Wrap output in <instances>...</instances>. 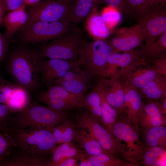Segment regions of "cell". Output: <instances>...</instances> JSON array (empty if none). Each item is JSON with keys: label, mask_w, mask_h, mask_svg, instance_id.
Wrapping results in <instances>:
<instances>
[{"label": "cell", "mask_w": 166, "mask_h": 166, "mask_svg": "<svg viewBox=\"0 0 166 166\" xmlns=\"http://www.w3.org/2000/svg\"><path fill=\"white\" fill-rule=\"evenodd\" d=\"M15 140L6 131H0V160L17 147Z\"/></svg>", "instance_id": "32"}, {"label": "cell", "mask_w": 166, "mask_h": 166, "mask_svg": "<svg viewBox=\"0 0 166 166\" xmlns=\"http://www.w3.org/2000/svg\"><path fill=\"white\" fill-rule=\"evenodd\" d=\"M76 127L75 123L73 121L68 119L62 135L63 143L71 142Z\"/></svg>", "instance_id": "39"}, {"label": "cell", "mask_w": 166, "mask_h": 166, "mask_svg": "<svg viewBox=\"0 0 166 166\" xmlns=\"http://www.w3.org/2000/svg\"><path fill=\"white\" fill-rule=\"evenodd\" d=\"M77 109L75 116L76 127L87 129L90 135L98 141L105 151L116 158L124 159L123 148L112 132L91 116L86 109Z\"/></svg>", "instance_id": "7"}, {"label": "cell", "mask_w": 166, "mask_h": 166, "mask_svg": "<svg viewBox=\"0 0 166 166\" xmlns=\"http://www.w3.org/2000/svg\"><path fill=\"white\" fill-rule=\"evenodd\" d=\"M112 52L105 39L87 41L82 38L78 49L77 65L88 71L94 76L105 74L107 59Z\"/></svg>", "instance_id": "6"}, {"label": "cell", "mask_w": 166, "mask_h": 166, "mask_svg": "<svg viewBox=\"0 0 166 166\" xmlns=\"http://www.w3.org/2000/svg\"><path fill=\"white\" fill-rule=\"evenodd\" d=\"M143 91L148 99L156 100L160 99L162 95V91L156 82L152 81L143 88Z\"/></svg>", "instance_id": "36"}, {"label": "cell", "mask_w": 166, "mask_h": 166, "mask_svg": "<svg viewBox=\"0 0 166 166\" xmlns=\"http://www.w3.org/2000/svg\"><path fill=\"white\" fill-rule=\"evenodd\" d=\"M6 130L23 151L50 156L57 147L52 131L35 126L24 128H7Z\"/></svg>", "instance_id": "2"}, {"label": "cell", "mask_w": 166, "mask_h": 166, "mask_svg": "<svg viewBox=\"0 0 166 166\" xmlns=\"http://www.w3.org/2000/svg\"><path fill=\"white\" fill-rule=\"evenodd\" d=\"M78 160L77 156L65 158L57 163L56 166H78Z\"/></svg>", "instance_id": "45"}, {"label": "cell", "mask_w": 166, "mask_h": 166, "mask_svg": "<svg viewBox=\"0 0 166 166\" xmlns=\"http://www.w3.org/2000/svg\"><path fill=\"white\" fill-rule=\"evenodd\" d=\"M76 65V61L55 59H42L39 68L41 81L47 87L50 86L53 81L62 77Z\"/></svg>", "instance_id": "15"}, {"label": "cell", "mask_w": 166, "mask_h": 166, "mask_svg": "<svg viewBox=\"0 0 166 166\" xmlns=\"http://www.w3.org/2000/svg\"><path fill=\"white\" fill-rule=\"evenodd\" d=\"M68 119L67 118L63 121L54 127L52 130L53 138L57 145L63 143L62 135Z\"/></svg>", "instance_id": "40"}, {"label": "cell", "mask_w": 166, "mask_h": 166, "mask_svg": "<svg viewBox=\"0 0 166 166\" xmlns=\"http://www.w3.org/2000/svg\"><path fill=\"white\" fill-rule=\"evenodd\" d=\"M125 12L136 17L150 6L148 0H125Z\"/></svg>", "instance_id": "33"}, {"label": "cell", "mask_w": 166, "mask_h": 166, "mask_svg": "<svg viewBox=\"0 0 166 166\" xmlns=\"http://www.w3.org/2000/svg\"><path fill=\"white\" fill-rule=\"evenodd\" d=\"M76 0H42L41 1H57L68 2H74Z\"/></svg>", "instance_id": "50"}, {"label": "cell", "mask_w": 166, "mask_h": 166, "mask_svg": "<svg viewBox=\"0 0 166 166\" xmlns=\"http://www.w3.org/2000/svg\"><path fill=\"white\" fill-rule=\"evenodd\" d=\"M26 7L24 3L18 8L7 12L5 16L3 23L5 28L4 34L9 42L27 22Z\"/></svg>", "instance_id": "16"}, {"label": "cell", "mask_w": 166, "mask_h": 166, "mask_svg": "<svg viewBox=\"0 0 166 166\" xmlns=\"http://www.w3.org/2000/svg\"><path fill=\"white\" fill-rule=\"evenodd\" d=\"M164 148L158 146L148 147L144 150L143 164L144 166H157L159 159L164 154Z\"/></svg>", "instance_id": "30"}, {"label": "cell", "mask_w": 166, "mask_h": 166, "mask_svg": "<svg viewBox=\"0 0 166 166\" xmlns=\"http://www.w3.org/2000/svg\"><path fill=\"white\" fill-rule=\"evenodd\" d=\"M78 29L73 23L67 20L51 22L37 21L27 22L14 36L21 44L42 43Z\"/></svg>", "instance_id": "5"}, {"label": "cell", "mask_w": 166, "mask_h": 166, "mask_svg": "<svg viewBox=\"0 0 166 166\" xmlns=\"http://www.w3.org/2000/svg\"><path fill=\"white\" fill-rule=\"evenodd\" d=\"M21 44L7 55L5 69L15 83L31 93L40 85L39 68L42 59L37 49Z\"/></svg>", "instance_id": "1"}, {"label": "cell", "mask_w": 166, "mask_h": 166, "mask_svg": "<svg viewBox=\"0 0 166 166\" xmlns=\"http://www.w3.org/2000/svg\"><path fill=\"white\" fill-rule=\"evenodd\" d=\"M138 124L139 127L144 129L154 127L165 126V115L156 104L149 103L142 108Z\"/></svg>", "instance_id": "17"}, {"label": "cell", "mask_w": 166, "mask_h": 166, "mask_svg": "<svg viewBox=\"0 0 166 166\" xmlns=\"http://www.w3.org/2000/svg\"><path fill=\"white\" fill-rule=\"evenodd\" d=\"M101 2L102 0H76L67 20L73 23L80 22Z\"/></svg>", "instance_id": "22"}, {"label": "cell", "mask_w": 166, "mask_h": 166, "mask_svg": "<svg viewBox=\"0 0 166 166\" xmlns=\"http://www.w3.org/2000/svg\"><path fill=\"white\" fill-rule=\"evenodd\" d=\"M18 85L6 80L0 71V104H4L13 89Z\"/></svg>", "instance_id": "34"}, {"label": "cell", "mask_w": 166, "mask_h": 166, "mask_svg": "<svg viewBox=\"0 0 166 166\" xmlns=\"http://www.w3.org/2000/svg\"><path fill=\"white\" fill-rule=\"evenodd\" d=\"M51 157L14 148L0 160V166H50Z\"/></svg>", "instance_id": "14"}, {"label": "cell", "mask_w": 166, "mask_h": 166, "mask_svg": "<svg viewBox=\"0 0 166 166\" xmlns=\"http://www.w3.org/2000/svg\"><path fill=\"white\" fill-rule=\"evenodd\" d=\"M136 57V54L132 50L124 52L122 54L113 52L107 59L106 66L116 65L124 67L128 65Z\"/></svg>", "instance_id": "29"}, {"label": "cell", "mask_w": 166, "mask_h": 166, "mask_svg": "<svg viewBox=\"0 0 166 166\" xmlns=\"http://www.w3.org/2000/svg\"><path fill=\"white\" fill-rule=\"evenodd\" d=\"M7 12L16 10L24 3V0H2Z\"/></svg>", "instance_id": "43"}, {"label": "cell", "mask_w": 166, "mask_h": 166, "mask_svg": "<svg viewBox=\"0 0 166 166\" xmlns=\"http://www.w3.org/2000/svg\"><path fill=\"white\" fill-rule=\"evenodd\" d=\"M124 98L125 107L126 106L128 108L125 111L126 114L131 122L138 126V120L143 108L140 96L132 89L124 94Z\"/></svg>", "instance_id": "21"}, {"label": "cell", "mask_w": 166, "mask_h": 166, "mask_svg": "<svg viewBox=\"0 0 166 166\" xmlns=\"http://www.w3.org/2000/svg\"><path fill=\"white\" fill-rule=\"evenodd\" d=\"M82 152V151L77 147L75 143H72L71 145L65 152L63 160L66 158L76 156Z\"/></svg>", "instance_id": "44"}, {"label": "cell", "mask_w": 166, "mask_h": 166, "mask_svg": "<svg viewBox=\"0 0 166 166\" xmlns=\"http://www.w3.org/2000/svg\"><path fill=\"white\" fill-rule=\"evenodd\" d=\"M143 41L141 30L139 25L136 24L117 30L108 43L112 52H125L138 47Z\"/></svg>", "instance_id": "13"}, {"label": "cell", "mask_w": 166, "mask_h": 166, "mask_svg": "<svg viewBox=\"0 0 166 166\" xmlns=\"http://www.w3.org/2000/svg\"><path fill=\"white\" fill-rule=\"evenodd\" d=\"M164 109L165 111H166V99L164 100Z\"/></svg>", "instance_id": "51"}, {"label": "cell", "mask_w": 166, "mask_h": 166, "mask_svg": "<svg viewBox=\"0 0 166 166\" xmlns=\"http://www.w3.org/2000/svg\"><path fill=\"white\" fill-rule=\"evenodd\" d=\"M77 157L78 160L80 161L78 166H93L88 158L85 156L83 152L77 156Z\"/></svg>", "instance_id": "46"}, {"label": "cell", "mask_w": 166, "mask_h": 166, "mask_svg": "<svg viewBox=\"0 0 166 166\" xmlns=\"http://www.w3.org/2000/svg\"><path fill=\"white\" fill-rule=\"evenodd\" d=\"M108 6L117 9L121 14H123L125 10V0H102Z\"/></svg>", "instance_id": "42"}, {"label": "cell", "mask_w": 166, "mask_h": 166, "mask_svg": "<svg viewBox=\"0 0 166 166\" xmlns=\"http://www.w3.org/2000/svg\"><path fill=\"white\" fill-rule=\"evenodd\" d=\"M156 72L152 70L147 71L142 75L135 77L133 84L137 87L143 88L150 82L153 81L156 77Z\"/></svg>", "instance_id": "38"}, {"label": "cell", "mask_w": 166, "mask_h": 166, "mask_svg": "<svg viewBox=\"0 0 166 166\" xmlns=\"http://www.w3.org/2000/svg\"><path fill=\"white\" fill-rule=\"evenodd\" d=\"M111 132L124 150V159L133 166L142 164L144 147L140 139L139 127L135 125L126 114H120Z\"/></svg>", "instance_id": "3"}, {"label": "cell", "mask_w": 166, "mask_h": 166, "mask_svg": "<svg viewBox=\"0 0 166 166\" xmlns=\"http://www.w3.org/2000/svg\"><path fill=\"white\" fill-rule=\"evenodd\" d=\"M14 113L4 104H0V131H5Z\"/></svg>", "instance_id": "35"}, {"label": "cell", "mask_w": 166, "mask_h": 166, "mask_svg": "<svg viewBox=\"0 0 166 166\" xmlns=\"http://www.w3.org/2000/svg\"><path fill=\"white\" fill-rule=\"evenodd\" d=\"M81 38L78 29L42 43L37 49L42 59H55L73 62L77 60L78 49Z\"/></svg>", "instance_id": "8"}, {"label": "cell", "mask_w": 166, "mask_h": 166, "mask_svg": "<svg viewBox=\"0 0 166 166\" xmlns=\"http://www.w3.org/2000/svg\"><path fill=\"white\" fill-rule=\"evenodd\" d=\"M104 95L107 102L116 109L120 114L125 110L124 93L123 90L118 89L114 91L103 90L98 86L97 87Z\"/></svg>", "instance_id": "27"}, {"label": "cell", "mask_w": 166, "mask_h": 166, "mask_svg": "<svg viewBox=\"0 0 166 166\" xmlns=\"http://www.w3.org/2000/svg\"><path fill=\"white\" fill-rule=\"evenodd\" d=\"M38 102L46 105L56 111L65 112L85 108L84 97L69 92L64 88L52 85L40 93L36 97Z\"/></svg>", "instance_id": "10"}, {"label": "cell", "mask_w": 166, "mask_h": 166, "mask_svg": "<svg viewBox=\"0 0 166 166\" xmlns=\"http://www.w3.org/2000/svg\"><path fill=\"white\" fill-rule=\"evenodd\" d=\"M42 0H24V3L26 6L40 2Z\"/></svg>", "instance_id": "49"}, {"label": "cell", "mask_w": 166, "mask_h": 166, "mask_svg": "<svg viewBox=\"0 0 166 166\" xmlns=\"http://www.w3.org/2000/svg\"><path fill=\"white\" fill-rule=\"evenodd\" d=\"M71 144V142H64L57 146L51 157L50 166H56L63 159L65 152Z\"/></svg>", "instance_id": "37"}, {"label": "cell", "mask_w": 166, "mask_h": 166, "mask_svg": "<svg viewBox=\"0 0 166 166\" xmlns=\"http://www.w3.org/2000/svg\"><path fill=\"white\" fill-rule=\"evenodd\" d=\"M73 140L80 144L84 152L90 156L98 155L106 152L98 141L83 128L76 127Z\"/></svg>", "instance_id": "19"}, {"label": "cell", "mask_w": 166, "mask_h": 166, "mask_svg": "<svg viewBox=\"0 0 166 166\" xmlns=\"http://www.w3.org/2000/svg\"><path fill=\"white\" fill-rule=\"evenodd\" d=\"M146 44L155 41L166 31V6H150L136 17Z\"/></svg>", "instance_id": "9"}, {"label": "cell", "mask_w": 166, "mask_h": 166, "mask_svg": "<svg viewBox=\"0 0 166 166\" xmlns=\"http://www.w3.org/2000/svg\"><path fill=\"white\" fill-rule=\"evenodd\" d=\"M166 48V31L153 42L145 45L138 52L141 55L155 56L165 51Z\"/></svg>", "instance_id": "28"}, {"label": "cell", "mask_w": 166, "mask_h": 166, "mask_svg": "<svg viewBox=\"0 0 166 166\" xmlns=\"http://www.w3.org/2000/svg\"><path fill=\"white\" fill-rule=\"evenodd\" d=\"M151 6H155L160 5H165L166 0H148Z\"/></svg>", "instance_id": "48"}, {"label": "cell", "mask_w": 166, "mask_h": 166, "mask_svg": "<svg viewBox=\"0 0 166 166\" xmlns=\"http://www.w3.org/2000/svg\"><path fill=\"white\" fill-rule=\"evenodd\" d=\"M86 26L87 31L94 40L105 39L111 33V30L105 23L96 6L89 14Z\"/></svg>", "instance_id": "18"}, {"label": "cell", "mask_w": 166, "mask_h": 166, "mask_svg": "<svg viewBox=\"0 0 166 166\" xmlns=\"http://www.w3.org/2000/svg\"><path fill=\"white\" fill-rule=\"evenodd\" d=\"M84 97V105L90 115L102 124V115L100 99L96 88Z\"/></svg>", "instance_id": "25"}, {"label": "cell", "mask_w": 166, "mask_h": 166, "mask_svg": "<svg viewBox=\"0 0 166 166\" xmlns=\"http://www.w3.org/2000/svg\"><path fill=\"white\" fill-rule=\"evenodd\" d=\"M93 77L88 71L76 65L62 77L53 81L51 85L61 87L69 92L84 97L90 88Z\"/></svg>", "instance_id": "12"}, {"label": "cell", "mask_w": 166, "mask_h": 166, "mask_svg": "<svg viewBox=\"0 0 166 166\" xmlns=\"http://www.w3.org/2000/svg\"><path fill=\"white\" fill-rule=\"evenodd\" d=\"M121 14L117 9L108 6L103 9L101 16L107 26L111 30L120 22Z\"/></svg>", "instance_id": "31"}, {"label": "cell", "mask_w": 166, "mask_h": 166, "mask_svg": "<svg viewBox=\"0 0 166 166\" xmlns=\"http://www.w3.org/2000/svg\"><path fill=\"white\" fill-rule=\"evenodd\" d=\"M99 94L102 115V125L111 132L112 127L120 114L107 101L101 92L96 88Z\"/></svg>", "instance_id": "24"}, {"label": "cell", "mask_w": 166, "mask_h": 166, "mask_svg": "<svg viewBox=\"0 0 166 166\" xmlns=\"http://www.w3.org/2000/svg\"><path fill=\"white\" fill-rule=\"evenodd\" d=\"M83 152L93 166H132L126 160L116 158L107 152L96 156H90Z\"/></svg>", "instance_id": "26"}, {"label": "cell", "mask_w": 166, "mask_h": 166, "mask_svg": "<svg viewBox=\"0 0 166 166\" xmlns=\"http://www.w3.org/2000/svg\"><path fill=\"white\" fill-rule=\"evenodd\" d=\"M143 138L148 148L158 146L165 149L166 127L160 126L144 129Z\"/></svg>", "instance_id": "23"}, {"label": "cell", "mask_w": 166, "mask_h": 166, "mask_svg": "<svg viewBox=\"0 0 166 166\" xmlns=\"http://www.w3.org/2000/svg\"><path fill=\"white\" fill-rule=\"evenodd\" d=\"M9 42L0 31V63L5 58L8 50Z\"/></svg>", "instance_id": "41"}, {"label": "cell", "mask_w": 166, "mask_h": 166, "mask_svg": "<svg viewBox=\"0 0 166 166\" xmlns=\"http://www.w3.org/2000/svg\"><path fill=\"white\" fill-rule=\"evenodd\" d=\"M32 101L30 93L24 88L18 85L13 89L4 104L15 114L27 108Z\"/></svg>", "instance_id": "20"}, {"label": "cell", "mask_w": 166, "mask_h": 166, "mask_svg": "<svg viewBox=\"0 0 166 166\" xmlns=\"http://www.w3.org/2000/svg\"><path fill=\"white\" fill-rule=\"evenodd\" d=\"M6 12L5 5L2 0H0V26L3 24Z\"/></svg>", "instance_id": "47"}, {"label": "cell", "mask_w": 166, "mask_h": 166, "mask_svg": "<svg viewBox=\"0 0 166 166\" xmlns=\"http://www.w3.org/2000/svg\"><path fill=\"white\" fill-rule=\"evenodd\" d=\"M74 2L61 1H41L27 6V22L37 21L48 22L67 20Z\"/></svg>", "instance_id": "11"}, {"label": "cell", "mask_w": 166, "mask_h": 166, "mask_svg": "<svg viewBox=\"0 0 166 166\" xmlns=\"http://www.w3.org/2000/svg\"><path fill=\"white\" fill-rule=\"evenodd\" d=\"M67 118L65 112L54 111L32 100L27 108L13 115L7 128H24L39 126L52 131Z\"/></svg>", "instance_id": "4"}]
</instances>
